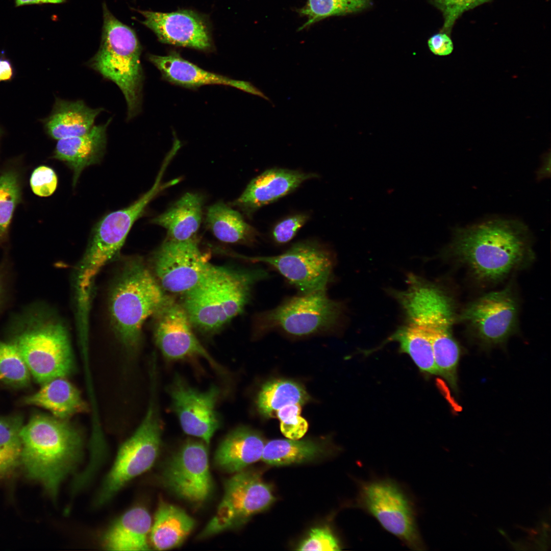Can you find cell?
<instances>
[{"label": "cell", "mask_w": 551, "mask_h": 551, "mask_svg": "<svg viewBox=\"0 0 551 551\" xmlns=\"http://www.w3.org/2000/svg\"><path fill=\"white\" fill-rule=\"evenodd\" d=\"M446 250L483 284L503 281L534 258L529 229L514 219H492L455 228Z\"/></svg>", "instance_id": "6da1fadb"}, {"label": "cell", "mask_w": 551, "mask_h": 551, "mask_svg": "<svg viewBox=\"0 0 551 551\" xmlns=\"http://www.w3.org/2000/svg\"><path fill=\"white\" fill-rule=\"evenodd\" d=\"M21 465L54 498L61 482L80 461L83 440L67 420L43 414L33 415L20 432Z\"/></svg>", "instance_id": "7a4b0ae2"}, {"label": "cell", "mask_w": 551, "mask_h": 551, "mask_svg": "<svg viewBox=\"0 0 551 551\" xmlns=\"http://www.w3.org/2000/svg\"><path fill=\"white\" fill-rule=\"evenodd\" d=\"M267 274L261 269L236 270L211 265L185 293L184 307L191 324L204 332L220 329L243 311L252 286Z\"/></svg>", "instance_id": "3957f363"}, {"label": "cell", "mask_w": 551, "mask_h": 551, "mask_svg": "<svg viewBox=\"0 0 551 551\" xmlns=\"http://www.w3.org/2000/svg\"><path fill=\"white\" fill-rule=\"evenodd\" d=\"M169 165L163 161L153 186L130 206L104 216L92 229L85 253L77 273L78 304L90 305L95 278L101 268L118 254L135 222L143 215L148 204L161 191L180 181L178 178L165 183L162 179Z\"/></svg>", "instance_id": "277c9868"}, {"label": "cell", "mask_w": 551, "mask_h": 551, "mask_svg": "<svg viewBox=\"0 0 551 551\" xmlns=\"http://www.w3.org/2000/svg\"><path fill=\"white\" fill-rule=\"evenodd\" d=\"M103 18L100 46L88 65L119 87L126 99L127 120H131L141 107V45L135 32L114 17L105 5Z\"/></svg>", "instance_id": "5b68a950"}, {"label": "cell", "mask_w": 551, "mask_h": 551, "mask_svg": "<svg viewBox=\"0 0 551 551\" xmlns=\"http://www.w3.org/2000/svg\"><path fill=\"white\" fill-rule=\"evenodd\" d=\"M110 298L109 311L114 331L129 348L138 345L144 322L156 314L166 299L161 287L139 259L127 264Z\"/></svg>", "instance_id": "8992f818"}, {"label": "cell", "mask_w": 551, "mask_h": 551, "mask_svg": "<svg viewBox=\"0 0 551 551\" xmlns=\"http://www.w3.org/2000/svg\"><path fill=\"white\" fill-rule=\"evenodd\" d=\"M358 484L356 507L375 518L408 548L425 549L417 525L415 502L403 486L390 478L359 481Z\"/></svg>", "instance_id": "52a82bcc"}, {"label": "cell", "mask_w": 551, "mask_h": 551, "mask_svg": "<svg viewBox=\"0 0 551 551\" xmlns=\"http://www.w3.org/2000/svg\"><path fill=\"white\" fill-rule=\"evenodd\" d=\"M341 303L316 291L287 299L277 307L261 313L256 318L258 332L279 330L295 336L331 331L342 315Z\"/></svg>", "instance_id": "ba28073f"}, {"label": "cell", "mask_w": 551, "mask_h": 551, "mask_svg": "<svg viewBox=\"0 0 551 551\" xmlns=\"http://www.w3.org/2000/svg\"><path fill=\"white\" fill-rule=\"evenodd\" d=\"M14 343L31 374L41 385L56 378H66L74 371L68 333L60 322L42 321L19 334Z\"/></svg>", "instance_id": "9c48e42d"}, {"label": "cell", "mask_w": 551, "mask_h": 551, "mask_svg": "<svg viewBox=\"0 0 551 551\" xmlns=\"http://www.w3.org/2000/svg\"><path fill=\"white\" fill-rule=\"evenodd\" d=\"M161 433L158 409L152 399L138 428L120 447L97 497V505L107 502L127 483L153 466L160 450Z\"/></svg>", "instance_id": "30bf717a"}, {"label": "cell", "mask_w": 551, "mask_h": 551, "mask_svg": "<svg viewBox=\"0 0 551 551\" xmlns=\"http://www.w3.org/2000/svg\"><path fill=\"white\" fill-rule=\"evenodd\" d=\"M519 305L511 285L487 293L468 304L459 319L484 349L505 344L517 330Z\"/></svg>", "instance_id": "8fae6325"}, {"label": "cell", "mask_w": 551, "mask_h": 551, "mask_svg": "<svg viewBox=\"0 0 551 551\" xmlns=\"http://www.w3.org/2000/svg\"><path fill=\"white\" fill-rule=\"evenodd\" d=\"M271 486L260 474L244 470L224 483L223 497L216 513L198 535L203 539L240 527L275 501Z\"/></svg>", "instance_id": "7c38bea8"}, {"label": "cell", "mask_w": 551, "mask_h": 551, "mask_svg": "<svg viewBox=\"0 0 551 551\" xmlns=\"http://www.w3.org/2000/svg\"><path fill=\"white\" fill-rule=\"evenodd\" d=\"M244 258L271 266L303 293L325 290L334 265L330 250L312 240L297 242L277 256Z\"/></svg>", "instance_id": "4fadbf2b"}, {"label": "cell", "mask_w": 551, "mask_h": 551, "mask_svg": "<svg viewBox=\"0 0 551 551\" xmlns=\"http://www.w3.org/2000/svg\"><path fill=\"white\" fill-rule=\"evenodd\" d=\"M154 269L163 288L186 293L207 274L212 265L196 238L177 241L166 238L154 257Z\"/></svg>", "instance_id": "5bb4252c"}, {"label": "cell", "mask_w": 551, "mask_h": 551, "mask_svg": "<svg viewBox=\"0 0 551 551\" xmlns=\"http://www.w3.org/2000/svg\"><path fill=\"white\" fill-rule=\"evenodd\" d=\"M162 479L164 485L181 498L194 503L208 499L213 484L204 443L186 442L167 462Z\"/></svg>", "instance_id": "9a60e30c"}, {"label": "cell", "mask_w": 551, "mask_h": 551, "mask_svg": "<svg viewBox=\"0 0 551 551\" xmlns=\"http://www.w3.org/2000/svg\"><path fill=\"white\" fill-rule=\"evenodd\" d=\"M172 407L181 428L187 435L196 437L208 444L220 427L216 406L220 391L212 385L204 391L189 386L176 375L168 387Z\"/></svg>", "instance_id": "2e32d148"}, {"label": "cell", "mask_w": 551, "mask_h": 551, "mask_svg": "<svg viewBox=\"0 0 551 551\" xmlns=\"http://www.w3.org/2000/svg\"><path fill=\"white\" fill-rule=\"evenodd\" d=\"M156 314L158 319L155 339L167 359L178 360L201 357L216 369L220 368L194 334L184 307L166 299Z\"/></svg>", "instance_id": "e0dca14e"}, {"label": "cell", "mask_w": 551, "mask_h": 551, "mask_svg": "<svg viewBox=\"0 0 551 551\" xmlns=\"http://www.w3.org/2000/svg\"><path fill=\"white\" fill-rule=\"evenodd\" d=\"M140 12L144 18L142 23L152 30L163 43L203 51L211 47V40L205 19L191 10Z\"/></svg>", "instance_id": "ac0fdd59"}, {"label": "cell", "mask_w": 551, "mask_h": 551, "mask_svg": "<svg viewBox=\"0 0 551 551\" xmlns=\"http://www.w3.org/2000/svg\"><path fill=\"white\" fill-rule=\"evenodd\" d=\"M407 288L395 292L409 324L430 326L454 311L449 297L436 285L414 274L408 277Z\"/></svg>", "instance_id": "d6986e66"}, {"label": "cell", "mask_w": 551, "mask_h": 551, "mask_svg": "<svg viewBox=\"0 0 551 551\" xmlns=\"http://www.w3.org/2000/svg\"><path fill=\"white\" fill-rule=\"evenodd\" d=\"M317 177L314 173L285 168L267 169L249 182L232 205L249 215L293 191L304 181Z\"/></svg>", "instance_id": "ffe728a7"}, {"label": "cell", "mask_w": 551, "mask_h": 551, "mask_svg": "<svg viewBox=\"0 0 551 551\" xmlns=\"http://www.w3.org/2000/svg\"><path fill=\"white\" fill-rule=\"evenodd\" d=\"M148 59L158 69L163 77L172 84L187 88L211 84L227 85L270 101L264 93L251 82L231 79L205 70L182 58L176 53L166 56L149 55Z\"/></svg>", "instance_id": "44dd1931"}, {"label": "cell", "mask_w": 551, "mask_h": 551, "mask_svg": "<svg viewBox=\"0 0 551 551\" xmlns=\"http://www.w3.org/2000/svg\"><path fill=\"white\" fill-rule=\"evenodd\" d=\"M111 119L94 126L87 133L58 140L53 158L64 162L72 171V185L77 184L83 170L100 162L107 144V130Z\"/></svg>", "instance_id": "7402d4cb"}, {"label": "cell", "mask_w": 551, "mask_h": 551, "mask_svg": "<svg viewBox=\"0 0 551 551\" xmlns=\"http://www.w3.org/2000/svg\"><path fill=\"white\" fill-rule=\"evenodd\" d=\"M265 444L260 434L246 427L230 432L215 453V465L221 470L236 473L261 459Z\"/></svg>", "instance_id": "603a6c76"}, {"label": "cell", "mask_w": 551, "mask_h": 551, "mask_svg": "<svg viewBox=\"0 0 551 551\" xmlns=\"http://www.w3.org/2000/svg\"><path fill=\"white\" fill-rule=\"evenodd\" d=\"M203 196L187 192L151 222L166 229L167 238L185 241L196 238L203 218Z\"/></svg>", "instance_id": "cb8c5ba5"}, {"label": "cell", "mask_w": 551, "mask_h": 551, "mask_svg": "<svg viewBox=\"0 0 551 551\" xmlns=\"http://www.w3.org/2000/svg\"><path fill=\"white\" fill-rule=\"evenodd\" d=\"M103 111L102 108L89 107L82 100L57 98L52 112L45 121V128L48 134L57 140L81 135L92 129Z\"/></svg>", "instance_id": "d4e9b609"}, {"label": "cell", "mask_w": 551, "mask_h": 551, "mask_svg": "<svg viewBox=\"0 0 551 551\" xmlns=\"http://www.w3.org/2000/svg\"><path fill=\"white\" fill-rule=\"evenodd\" d=\"M152 527L148 511L137 506L125 512L110 528L104 538L111 550H148L147 535Z\"/></svg>", "instance_id": "484cf974"}, {"label": "cell", "mask_w": 551, "mask_h": 551, "mask_svg": "<svg viewBox=\"0 0 551 551\" xmlns=\"http://www.w3.org/2000/svg\"><path fill=\"white\" fill-rule=\"evenodd\" d=\"M24 403L45 409L53 416L65 420L88 409L78 389L66 378L42 384L40 390L25 398Z\"/></svg>", "instance_id": "4316f807"}, {"label": "cell", "mask_w": 551, "mask_h": 551, "mask_svg": "<svg viewBox=\"0 0 551 551\" xmlns=\"http://www.w3.org/2000/svg\"><path fill=\"white\" fill-rule=\"evenodd\" d=\"M194 526V520L184 510L162 502L150 531L152 545L158 550L177 547L184 542Z\"/></svg>", "instance_id": "83f0119b"}, {"label": "cell", "mask_w": 551, "mask_h": 551, "mask_svg": "<svg viewBox=\"0 0 551 551\" xmlns=\"http://www.w3.org/2000/svg\"><path fill=\"white\" fill-rule=\"evenodd\" d=\"M454 319H447L429 327H419L430 340L438 375L443 378L455 392H458V368L461 355L452 327Z\"/></svg>", "instance_id": "f1b7e54d"}, {"label": "cell", "mask_w": 551, "mask_h": 551, "mask_svg": "<svg viewBox=\"0 0 551 551\" xmlns=\"http://www.w3.org/2000/svg\"><path fill=\"white\" fill-rule=\"evenodd\" d=\"M206 225L219 240L230 243H252L258 235L241 214L222 202L208 207Z\"/></svg>", "instance_id": "f546056e"}, {"label": "cell", "mask_w": 551, "mask_h": 551, "mask_svg": "<svg viewBox=\"0 0 551 551\" xmlns=\"http://www.w3.org/2000/svg\"><path fill=\"white\" fill-rule=\"evenodd\" d=\"M389 341L397 342L400 352L408 354L420 371L438 375L430 340L421 328L408 323L397 330L385 343Z\"/></svg>", "instance_id": "4dcf8cb0"}, {"label": "cell", "mask_w": 551, "mask_h": 551, "mask_svg": "<svg viewBox=\"0 0 551 551\" xmlns=\"http://www.w3.org/2000/svg\"><path fill=\"white\" fill-rule=\"evenodd\" d=\"M309 399V395L302 385L291 380L279 379L269 381L262 386L256 404L261 415L271 417L286 405H302Z\"/></svg>", "instance_id": "1f68e13d"}, {"label": "cell", "mask_w": 551, "mask_h": 551, "mask_svg": "<svg viewBox=\"0 0 551 551\" xmlns=\"http://www.w3.org/2000/svg\"><path fill=\"white\" fill-rule=\"evenodd\" d=\"M323 453L322 446L311 440L275 439L265 444L261 459L269 465L283 466L310 461Z\"/></svg>", "instance_id": "d6a6232c"}, {"label": "cell", "mask_w": 551, "mask_h": 551, "mask_svg": "<svg viewBox=\"0 0 551 551\" xmlns=\"http://www.w3.org/2000/svg\"><path fill=\"white\" fill-rule=\"evenodd\" d=\"M20 416H0V479L8 477L21 465Z\"/></svg>", "instance_id": "836d02e7"}, {"label": "cell", "mask_w": 551, "mask_h": 551, "mask_svg": "<svg viewBox=\"0 0 551 551\" xmlns=\"http://www.w3.org/2000/svg\"><path fill=\"white\" fill-rule=\"evenodd\" d=\"M368 0H307L306 5L297 12L307 17V21L299 30L330 16L358 11L367 4Z\"/></svg>", "instance_id": "e575fe53"}, {"label": "cell", "mask_w": 551, "mask_h": 551, "mask_svg": "<svg viewBox=\"0 0 551 551\" xmlns=\"http://www.w3.org/2000/svg\"><path fill=\"white\" fill-rule=\"evenodd\" d=\"M30 374L16 345L0 341V381L11 386L25 387L30 383Z\"/></svg>", "instance_id": "d590c367"}, {"label": "cell", "mask_w": 551, "mask_h": 551, "mask_svg": "<svg viewBox=\"0 0 551 551\" xmlns=\"http://www.w3.org/2000/svg\"><path fill=\"white\" fill-rule=\"evenodd\" d=\"M20 195L16 174L11 171L2 174L0 176V240L4 239L7 234Z\"/></svg>", "instance_id": "8d00e7d4"}, {"label": "cell", "mask_w": 551, "mask_h": 551, "mask_svg": "<svg viewBox=\"0 0 551 551\" xmlns=\"http://www.w3.org/2000/svg\"><path fill=\"white\" fill-rule=\"evenodd\" d=\"M301 410L300 405L291 404L283 407L276 413L280 421L281 432L289 439L298 440L307 431L308 424L300 416Z\"/></svg>", "instance_id": "74e56055"}, {"label": "cell", "mask_w": 551, "mask_h": 551, "mask_svg": "<svg viewBox=\"0 0 551 551\" xmlns=\"http://www.w3.org/2000/svg\"><path fill=\"white\" fill-rule=\"evenodd\" d=\"M442 12V32L449 33L456 20L465 11L491 0H433Z\"/></svg>", "instance_id": "f35d334b"}, {"label": "cell", "mask_w": 551, "mask_h": 551, "mask_svg": "<svg viewBox=\"0 0 551 551\" xmlns=\"http://www.w3.org/2000/svg\"><path fill=\"white\" fill-rule=\"evenodd\" d=\"M298 550H339L341 543L328 528L312 529L298 545Z\"/></svg>", "instance_id": "ab89813d"}, {"label": "cell", "mask_w": 551, "mask_h": 551, "mask_svg": "<svg viewBox=\"0 0 551 551\" xmlns=\"http://www.w3.org/2000/svg\"><path fill=\"white\" fill-rule=\"evenodd\" d=\"M30 185L36 195L41 197L48 196L57 188L58 178L53 169L48 166H41L33 172Z\"/></svg>", "instance_id": "60d3db41"}, {"label": "cell", "mask_w": 551, "mask_h": 551, "mask_svg": "<svg viewBox=\"0 0 551 551\" xmlns=\"http://www.w3.org/2000/svg\"><path fill=\"white\" fill-rule=\"evenodd\" d=\"M308 218L307 215L300 214L280 221L273 229L272 235L274 240L280 244L289 242L304 226Z\"/></svg>", "instance_id": "b9f144b4"}, {"label": "cell", "mask_w": 551, "mask_h": 551, "mask_svg": "<svg viewBox=\"0 0 551 551\" xmlns=\"http://www.w3.org/2000/svg\"><path fill=\"white\" fill-rule=\"evenodd\" d=\"M431 51L438 56L450 54L454 49L453 43L446 33H439L431 37L428 41Z\"/></svg>", "instance_id": "7bdbcfd3"}, {"label": "cell", "mask_w": 551, "mask_h": 551, "mask_svg": "<svg viewBox=\"0 0 551 551\" xmlns=\"http://www.w3.org/2000/svg\"><path fill=\"white\" fill-rule=\"evenodd\" d=\"M12 74V68L9 61L0 59V82L9 80Z\"/></svg>", "instance_id": "ee69618b"}, {"label": "cell", "mask_w": 551, "mask_h": 551, "mask_svg": "<svg viewBox=\"0 0 551 551\" xmlns=\"http://www.w3.org/2000/svg\"><path fill=\"white\" fill-rule=\"evenodd\" d=\"M16 6L41 4L40 0H15Z\"/></svg>", "instance_id": "f6af8a7d"}, {"label": "cell", "mask_w": 551, "mask_h": 551, "mask_svg": "<svg viewBox=\"0 0 551 551\" xmlns=\"http://www.w3.org/2000/svg\"><path fill=\"white\" fill-rule=\"evenodd\" d=\"M65 0H40L41 4L42 3H52V4H58L64 2Z\"/></svg>", "instance_id": "bcb514c9"}]
</instances>
